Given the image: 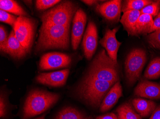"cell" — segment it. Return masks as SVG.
<instances>
[{"instance_id":"cell-13","label":"cell","mask_w":160,"mask_h":119,"mask_svg":"<svg viewBox=\"0 0 160 119\" xmlns=\"http://www.w3.org/2000/svg\"><path fill=\"white\" fill-rule=\"evenodd\" d=\"M122 1L120 0H113L106 2L100 4H97L96 11L110 21H116L119 20L121 12Z\"/></svg>"},{"instance_id":"cell-28","label":"cell","mask_w":160,"mask_h":119,"mask_svg":"<svg viewBox=\"0 0 160 119\" xmlns=\"http://www.w3.org/2000/svg\"><path fill=\"white\" fill-rule=\"evenodd\" d=\"M18 18L10 13L2 10H0V21L2 22L8 24L13 27Z\"/></svg>"},{"instance_id":"cell-3","label":"cell","mask_w":160,"mask_h":119,"mask_svg":"<svg viewBox=\"0 0 160 119\" xmlns=\"http://www.w3.org/2000/svg\"><path fill=\"white\" fill-rule=\"evenodd\" d=\"M86 76L116 84L119 79L118 63L114 62L103 49L93 59Z\"/></svg>"},{"instance_id":"cell-15","label":"cell","mask_w":160,"mask_h":119,"mask_svg":"<svg viewBox=\"0 0 160 119\" xmlns=\"http://www.w3.org/2000/svg\"><path fill=\"white\" fill-rule=\"evenodd\" d=\"M122 95V88L119 81L116 83L106 95L100 106L101 112H105L111 109L118 102Z\"/></svg>"},{"instance_id":"cell-1","label":"cell","mask_w":160,"mask_h":119,"mask_svg":"<svg viewBox=\"0 0 160 119\" xmlns=\"http://www.w3.org/2000/svg\"><path fill=\"white\" fill-rule=\"evenodd\" d=\"M70 27L42 24L36 46L37 52L52 49L66 50L69 47Z\"/></svg>"},{"instance_id":"cell-8","label":"cell","mask_w":160,"mask_h":119,"mask_svg":"<svg viewBox=\"0 0 160 119\" xmlns=\"http://www.w3.org/2000/svg\"><path fill=\"white\" fill-rule=\"evenodd\" d=\"M70 56L60 53H48L44 54L39 62V68L41 70H50L67 67L71 64Z\"/></svg>"},{"instance_id":"cell-6","label":"cell","mask_w":160,"mask_h":119,"mask_svg":"<svg viewBox=\"0 0 160 119\" xmlns=\"http://www.w3.org/2000/svg\"><path fill=\"white\" fill-rule=\"evenodd\" d=\"M146 61L147 54L143 49L136 48L128 53L125 62V71L130 85L134 84L140 78Z\"/></svg>"},{"instance_id":"cell-23","label":"cell","mask_w":160,"mask_h":119,"mask_svg":"<svg viewBox=\"0 0 160 119\" xmlns=\"http://www.w3.org/2000/svg\"><path fill=\"white\" fill-rule=\"evenodd\" d=\"M152 2V1L149 0H127L122 3L121 11L125 12L128 11H141Z\"/></svg>"},{"instance_id":"cell-21","label":"cell","mask_w":160,"mask_h":119,"mask_svg":"<svg viewBox=\"0 0 160 119\" xmlns=\"http://www.w3.org/2000/svg\"><path fill=\"white\" fill-rule=\"evenodd\" d=\"M117 112L119 119H142V117L135 112L128 103L122 104L118 108Z\"/></svg>"},{"instance_id":"cell-14","label":"cell","mask_w":160,"mask_h":119,"mask_svg":"<svg viewBox=\"0 0 160 119\" xmlns=\"http://www.w3.org/2000/svg\"><path fill=\"white\" fill-rule=\"evenodd\" d=\"M134 94L148 99H160V85L149 80H142L135 89Z\"/></svg>"},{"instance_id":"cell-7","label":"cell","mask_w":160,"mask_h":119,"mask_svg":"<svg viewBox=\"0 0 160 119\" xmlns=\"http://www.w3.org/2000/svg\"><path fill=\"white\" fill-rule=\"evenodd\" d=\"M13 28L16 38L29 53L33 45L35 36V20L27 16L18 17Z\"/></svg>"},{"instance_id":"cell-20","label":"cell","mask_w":160,"mask_h":119,"mask_svg":"<svg viewBox=\"0 0 160 119\" xmlns=\"http://www.w3.org/2000/svg\"><path fill=\"white\" fill-rule=\"evenodd\" d=\"M1 10L11 12L19 16H27L28 13L24 9L15 1L12 0H1Z\"/></svg>"},{"instance_id":"cell-29","label":"cell","mask_w":160,"mask_h":119,"mask_svg":"<svg viewBox=\"0 0 160 119\" xmlns=\"http://www.w3.org/2000/svg\"><path fill=\"white\" fill-rule=\"evenodd\" d=\"M6 29L2 25L0 26V49L3 53H5L7 46V42L8 39Z\"/></svg>"},{"instance_id":"cell-19","label":"cell","mask_w":160,"mask_h":119,"mask_svg":"<svg viewBox=\"0 0 160 119\" xmlns=\"http://www.w3.org/2000/svg\"><path fill=\"white\" fill-rule=\"evenodd\" d=\"M153 25V17L146 14H141L138 20L136 32L138 36L140 35H147L152 33Z\"/></svg>"},{"instance_id":"cell-5","label":"cell","mask_w":160,"mask_h":119,"mask_svg":"<svg viewBox=\"0 0 160 119\" xmlns=\"http://www.w3.org/2000/svg\"><path fill=\"white\" fill-rule=\"evenodd\" d=\"M77 6L71 1H64L44 12L40 17L42 24L70 27Z\"/></svg>"},{"instance_id":"cell-4","label":"cell","mask_w":160,"mask_h":119,"mask_svg":"<svg viewBox=\"0 0 160 119\" xmlns=\"http://www.w3.org/2000/svg\"><path fill=\"white\" fill-rule=\"evenodd\" d=\"M60 96L42 90L31 91L25 102L23 118L27 119L41 114L57 103Z\"/></svg>"},{"instance_id":"cell-33","label":"cell","mask_w":160,"mask_h":119,"mask_svg":"<svg viewBox=\"0 0 160 119\" xmlns=\"http://www.w3.org/2000/svg\"><path fill=\"white\" fill-rule=\"evenodd\" d=\"M149 119H160V105L156 107Z\"/></svg>"},{"instance_id":"cell-24","label":"cell","mask_w":160,"mask_h":119,"mask_svg":"<svg viewBox=\"0 0 160 119\" xmlns=\"http://www.w3.org/2000/svg\"><path fill=\"white\" fill-rule=\"evenodd\" d=\"M55 119H89L79 111L72 107H68L61 110Z\"/></svg>"},{"instance_id":"cell-12","label":"cell","mask_w":160,"mask_h":119,"mask_svg":"<svg viewBox=\"0 0 160 119\" xmlns=\"http://www.w3.org/2000/svg\"><path fill=\"white\" fill-rule=\"evenodd\" d=\"M69 70L65 69L49 73H40L36 77L38 83L50 86L61 87L66 84Z\"/></svg>"},{"instance_id":"cell-17","label":"cell","mask_w":160,"mask_h":119,"mask_svg":"<svg viewBox=\"0 0 160 119\" xmlns=\"http://www.w3.org/2000/svg\"><path fill=\"white\" fill-rule=\"evenodd\" d=\"M141 14V11L138 10L128 11L123 13L120 22L128 35L138 36L136 32L137 22Z\"/></svg>"},{"instance_id":"cell-22","label":"cell","mask_w":160,"mask_h":119,"mask_svg":"<svg viewBox=\"0 0 160 119\" xmlns=\"http://www.w3.org/2000/svg\"><path fill=\"white\" fill-rule=\"evenodd\" d=\"M146 79L154 80L160 77V57L154 58L148 65L143 76Z\"/></svg>"},{"instance_id":"cell-34","label":"cell","mask_w":160,"mask_h":119,"mask_svg":"<svg viewBox=\"0 0 160 119\" xmlns=\"http://www.w3.org/2000/svg\"><path fill=\"white\" fill-rule=\"evenodd\" d=\"M82 2H84L85 4H87V5H90V6H91V5H96L97 3L98 2V1H94V0H84V1H82Z\"/></svg>"},{"instance_id":"cell-27","label":"cell","mask_w":160,"mask_h":119,"mask_svg":"<svg viewBox=\"0 0 160 119\" xmlns=\"http://www.w3.org/2000/svg\"><path fill=\"white\" fill-rule=\"evenodd\" d=\"M59 0H38L36 1V8L38 10L43 11L60 2Z\"/></svg>"},{"instance_id":"cell-30","label":"cell","mask_w":160,"mask_h":119,"mask_svg":"<svg viewBox=\"0 0 160 119\" xmlns=\"http://www.w3.org/2000/svg\"><path fill=\"white\" fill-rule=\"evenodd\" d=\"M7 114V105L4 98L2 95L1 96L0 99V117H4Z\"/></svg>"},{"instance_id":"cell-35","label":"cell","mask_w":160,"mask_h":119,"mask_svg":"<svg viewBox=\"0 0 160 119\" xmlns=\"http://www.w3.org/2000/svg\"><path fill=\"white\" fill-rule=\"evenodd\" d=\"M36 119H45V116L44 115H43V116H41V117Z\"/></svg>"},{"instance_id":"cell-2","label":"cell","mask_w":160,"mask_h":119,"mask_svg":"<svg viewBox=\"0 0 160 119\" xmlns=\"http://www.w3.org/2000/svg\"><path fill=\"white\" fill-rule=\"evenodd\" d=\"M115 84L86 76L77 89V94L80 98L90 105L99 107Z\"/></svg>"},{"instance_id":"cell-25","label":"cell","mask_w":160,"mask_h":119,"mask_svg":"<svg viewBox=\"0 0 160 119\" xmlns=\"http://www.w3.org/2000/svg\"><path fill=\"white\" fill-rule=\"evenodd\" d=\"M160 11V0L152 2L141 10V14H149L153 17L157 16Z\"/></svg>"},{"instance_id":"cell-9","label":"cell","mask_w":160,"mask_h":119,"mask_svg":"<svg viewBox=\"0 0 160 119\" xmlns=\"http://www.w3.org/2000/svg\"><path fill=\"white\" fill-rule=\"evenodd\" d=\"M98 33L97 26L93 21H89L82 40V46L85 58L88 60L92 58L97 50Z\"/></svg>"},{"instance_id":"cell-16","label":"cell","mask_w":160,"mask_h":119,"mask_svg":"<svg viewBox=\"0 0 160 119\" xmlns=\"http://www.w3.org/2000/svg\"><path fill=\"white\" fill-rule=\"evenodd\" d=\"M4 53L8 54L14 59H17L23 58L28 53L27 50L16 38L13 30L11 32L9 35Z\"/></svg>"},{"instance_id":"cell-26","label":"cell","mask_w":160,"mask_h":119,"mask_svg":"<svg viewBox=\"0 0 160 119\" xmlns=\"http://www.w3.org/2000/svg\"><path fill=\"white\" fill-rule=\"evenodd\" d=\"M146 39L150 46L160 50V29L151 33L147 36Z\"/></svg>"},{"instance_id":"cell-32","label":"cell","mask_w":160,"mask_h":119,"mask_svg":"<svg viewBox=\"0 0 160 119\" xmlns=\"http://www.w3.org/2000/svg\"><path fill=\"white\" fill-rule=\"evenodd\" d=\"M96 119H119V118L115 113H110L98 116L96 118Z\"/></svg>"},{"instance_id":"cell-10","label":"cell","mask_w":160,"mask_h":119,"mask_svg":"<svg viewBox=\"0 0 160 119\" xmlns=\"http://www.w3.org/2000/svg\"><path fill=\"white\" fill-rule=\"evenodd\" d=\"M87 21L86 13L82 9H79L73 17V25L72 33V46L76 50L79 46L83 35Z\"/></svg>"},{"instance_id":"cell-18","label":"cell","mask_w":160,"mask_h":119,"mask_svg":"<svg viewBox=\"0 0 160 119\" xmlns=\"http://www.w3.org/2000/svg\"><path fill=\"white\" fill-rule=\"evenodd\" d=\"M132 103L135 110L142 118L149 117L157 107V104L153 101L142 98H135Z\"/></svg>"},{"instance_id":"cell-11","label":"cell","mask_w":160,"mask_h":119,"mask_svg":"<svg viewBox=\"0 0 160 119\" xmlns=\"http://www.w3.org/2000/svg\"><path fill=\"white\" fill-rule=\"evenodd\" d=\"M118 30V28H115L113 30L108 29L106 30L104 37L99 42L107 51L109 57L116 63H118V53L122 43L116 38V33Z\"/></svg>"},{"instance_id":"cell-31","label":"cell","mask_w":160,"mask_h":119,"mask_svg":"<svg viewBox=\"0 0 160 119\" xmlns=\"http://www.w3.org/2000/svg\"><path fill=\"white\" fill-rule=\"evenodd\" d=\"M158 29H160V11L154 20H153V25L152 30V33Z\"/></svg>"}]
</instances>
